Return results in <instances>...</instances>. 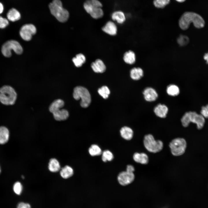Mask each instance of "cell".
I'll list each match as a JSON object with an SVG mask.
<instances>
[{
	"instance_id": "5bb4252c",
	"label": "cell",
	"mask_w": 208,
	"mask_h": 208,
	"mask_svg": "<svg viewBox=\"0 0 208 208\" xmlns=\"http://www.w3.org/2000/svg\"><path fill=\"white\" fill-rule=\"evenodd\" d=\"M153 111L157 116L161 118H164L168 113V108L166 105L159 103L155 106Z\"/></svg>"
},
{
	"instance_id": "74e56055",
	"label": "cell",
	"mask_w": 208,
	"mask_h": 208,
	"mask_svg": "<svg viewBox=\"0 0 208 208\" xmlns=\"http://www.w3.org/2000/svg\"><path fill=\"white\" fill-rule=\"evenodd\" d=\"M4 10V6L3 4L0 2V14H2Z\"/></svg>"
},
{
	"instance_id": "ab89813d",
	"label": "cell",
	"mask_w": 208,
	"mask_h": 208,
	"mask_svg": "<svg viewBox=\"0 0 208 208\" xmlns=\"http://www.w3.org/2000/svg\"><path fill=\"white\" fill-rule=\"evenodd\" d=\"M177 2L179 3H183L186 0H175Z\"/></svg>"
},
{
	"instance_id": "1f68e13d",
	"label": "cell",
	"mask_w": 208,
	"mask_h": 208,
	"mask_svg": "<svg viewBox=\"0 0 208 208\" xmlns=\"http://www.w3.org/2000/svg\"><path fill=\"white\" fill-rule=\"evenodd\" d=\"M178 44L181 46H184L187 44L189 42V39L185 36L180 35L177 39Z\"/></svg>"
},
{
	"instance_id": "8fae6325",
	"label": "cell",
	"mask_w": 208,
	"mask_h": 208,
	"mask_svg": "<svg viewBox=\"0 0 208 208\" xmlns=\"http://www.w3.org/2000/svg\"><path fill=\"white\" fill-rule=\"evenodd\" d=\"M36 29L35 27L32 24H26L23 25L20 30V35L21 38L25 41H29L32 36L35 34Z\"/></svg>"
},
{
	"instance_id": "b9f144b4",
	"label": "cell",
	"mask_w": 208,
	"mask_h": 208,
	"mask_svg": "<svg viewBox=\"0 0 208 208\" xmlns=\"http://www.w3.org/2000/svg\"><path fill=\"white\" fill-rule=\"evenodd\" d=\"M1 168H0V174L1 173Z\"/></svg>"
},
{
	"instance_id": "d4e9b609",
	"label": "cell",
	"mask_w": 208,
	"mask_h": 208,
	"mask_svg": "<svg viewBox=\"0 0 208 208\" xmlns=\"http://www.w3.org/2000/svg\"><path fill=\"white\" fill-rule=\"evenodd\" d=\"M73 170L70 166L66 165L60 170V175L63 178L67 179L71 177L73 174Z\"/></svg>"
},
{
	"instance_id": "d6a6232c",
	"label": "cell",
	"mask_w": 208,
	"mask_h": 208,
	"mask_svg": "<svg viewBox=\"0 0 208 208\" xmlns=\"http://www.w3.org/2000/svg\"><path fill=\"white\" fill-rule=\"evenodd\" d=\"M13 190L16 194L20 195L23 190V187L21 183L18 181L15 183L13 185Z\"/></svg>"
},
{
	"instance_id": "7a4b0ae2",
	"label": "cell",
	"mask_w": 208,
	"mask_h": 208,
	"mask_svg": "<svg viewBox=\"0 0 208 208\" xmlns=\"http://www.w3.org/2000/svg\"><path fill=\"white\" fill-rule=\"evenodd\" d=\"M83 7L85 11L93 18L99 19L104 15L103 4L99 0H86Z\"/></svg>"
},
{
	"instance_id": "cb8c5ba5",
	"label": "cell",
	"mask_w": 208,
	"mask_h": 208,
	"mask_svg": "<svg viewBox=\"0 0 208 208\" xmlns=\"http://www.w3.org/2000/svg\"><path fill=\"white\" fill-rule=\"evenodd\" d=\"M167 93L169 96H178L180 92L179 87L174 84H171L167 86L166 89Z\"/></svg>"
},
{
	"instance_id": "60d3db41",
	"label": "cell",
	"mask_w": 208,
	"mask_h": 208,
	"mask_svg": "<svg viewBox=\"0 0 208 208\" xmlns=\"http://www.w3.org/2000/svg\"><path fill=\"white\" fill-rule=\"evenodd\" d=\"M22 178L23 179H24V177L23 176H22Z\"/></svg>"
},
{
	"instance_id": "f546056e",
	"label": "cell",
	"mask_w": 208,
	"mask_h": 208,
	"mask_svg": "<svg viewBox=\"0 0 208 208\" xmlns=\"http://www.w3.org/2000/svg\"><path fill=\"white\" fill-rule=\"evenodd\" d=\"M98 91L99 94L104 99L108 98L110 93L109 89L106 86H103L99 88Z\"/></svg>"
},
{
	"instance_id": "7c38bea8",
	"label": "cell",
	"mask_w": 208,
	"mask_h": 208,
	"mask_svg": "<svg viewBox=\"0 0 208 208\" xmlns=\"http://www.w3.org/2000/svg\"><path fill=\"white\" fill-rule=\"evenodd\" d=\"M134 178L133 172L126 171L119 173L118 177V180L120 184L125 186L131 183L134 181Z\"/></svg>"
},
{
	"instance_id": "83f0119b",
	"label": "cell",
	"mask_w": 208,
	"mask_h": 208,
	"mask_svg": "<svg viewBox=\"0 0 208 208\" xmlns=\"http://www.w3.org/2000/svg\"><path fill=\"white\" fill-rule=\"evenodd\" d=\"M88 151L90 155L92 156L99 155L102 153L101 148L96 144L92 145L89 148Z\"/></svg>"
},
{
	"instance_id": "ac0fdd59",
	"label": "cell",
	"mask_w": 208,
	"mask_h": 208,
	"mask_svg": "<svg viewBox=\"0 0 208 208\" xmlns=\"http://www.w3.org/2000/svg\"><path fill=\"white\" fill-rule=\"evenodd\" d=\"M111 18L113 21H116L119 24L123 23L126 20L124 13L120 10H116L113 12L111 15Z\"/></svg>"
},
{
	"instance_id": "e0dca14e",
	"label": "cell",
	"mask_w": 208,
	"mask_h": 208,
	"mask_svg": "<svg viewBox=\"0 0 208 208\" xmlns=\"http://www.w3.org/2000/svg\"><path fill=\"white\" fill-rule=\"evenodd\" d=\"M7 19L8 21L15 22L19 20L21 17L20 12L16 9L12 8L10 9L7 14Z\"/></svg>"
},
{
	"instance_id": "8992f818",
	"label": "cell",
	"mask_w": 208,
	"mask_h": 208,
	"mask_svg": "<svg viewBox=\"0 0 208 208\" xmlns=\"http://www.w3.org/2000/svg\"><path fill=\"white\" fill-rule=\"evenodd\" d=\"M73 96L76 100L81 99L80 105L83 108L88 107L91 103V97L89 92L82 86H78L74 88Z\"/></svg>"
},
{
	"instance_id": "836d02e7",
	"label": "cell",
	"mask_w": 208,
	"mask_h": 208,
	"mask_svg": "<svg viewBox=\"0 0 208 208\" xmlns=\"http://www.w3.org/2000/svg\"><path fill=\"white\" fill-rule=\"evenodd\" d=\"M9 24V21L7 19L0 16V28H5Z\"/></svg>"
},
{
	"instance_id": "d6986e66",
	"label": "cell",
	"mask_w": 208,
	"mask_h": 208,
	"mask_svg": "<svg viewBox=\"0 0 208 208\" xmlns=\"http://www.w3.org/2000/svg\"><path fill=\"white\" fill-rule=\"evenodd\" d=\"M134 161L136 162L142 164H147L148 161L147 155L144 153H135L133 156Z\"/></svg>"
},
{
	"instance_id": "f35d334b",
	"label": "cell",
	"mask_w": 208,
	"mask_h": 208,
	"mask_svg": "<svg viewBox=\"0 0 208 208\" xmlns=\"http://www.w3.org/2000/svg\"><path fill=\"white\" fill-rule=\"evenodd\" d=\"M204 58L207 61V63L208 64V53L205 54L204 56Z\"/></svg>"
},
{
	"instance_id": "e575fe53",
	"label": "cell",
	"mask_w": 208,
	"mask_h": 208,
	"mask_svg": "<svg viewBox=\"0 0 208 208\" xmlns=\"http://www.w3.org/2000/svg\"><path fill=\"white\" fill-rule=\"evenodd\" d=\"M200 113L204 118H208V104L202 107Z\"/></svg>"
},
{
	"instance_id": "44dd1931",
	"label": "cell",
	"mask_w": 208,
	"mask_h": 208,
	"mask_svg": "<svg viewBox=\"0 0 208 208\" xmlns=\"http://www.w3.org/2000/svg\"><path fill=\"white\" fill-rule=\"evenodd\" d=\"M120 133L122 138L127 140H131L133 137V134L132 129L126 126L123 127L121 129Z\"/></svg>"
},
{
	"instance_id": "f1b7e54d",
	"label": "cell",
	"mask_w": 208,
	"mask_h": 208,
	"mask_svg": "<svg viewBox=\"0 0 208 208\" xmlns=\"http://www.w3.org/2000/svg\"><path fill=\"white\" fill-rule=\"evenodd\" d=\"M170 0H154L153 3L156 8H163L168 5Z\"/></svg>"
},
{
	"instance_id": "4dcf8cb0",
	"label": "cell",
	"mask_w": 208,
	"mask_h": 208,
	"mask_svg": "<svg viewBox=\"0 0 208 208\" xmlns=\"http://www.w3.org/2000/svg\"><path fill=\"white\" fill-rule=\"evenodd\" d=\"M102 159L103 161L105 162L107 161H110L114 158L112 153L109 151L106 150L104 151L102 153Z\"/></svg>"
},
{
	"instance_id": "9a60e30c",
	"label": "cell",
	"mask_w": 208,
	"mask_h": 208,
	"mask_svg": "<svg viewBox=\"0 0 208 208\" xmlns=\"http://www.w3.org/2000/svg\"><path fill=\"white\" fill-rule=\"evenodd\" d=\"M102 30L104 32L109 35L114 36L117 33V27L114 22L109 21L102 27Z\"/></svg>"
},
{
	"instance_id": "6da1fadb",
	"label": "cell",
	"mask_w": 208,
	"mask_h": 208,
	"mask_svg": "<svg viewBox=\"0 0 208 208\" xmlns=\"http://www.w3.org/2000/svg\"><path fill=\"white\" fill-rule=\"evenodd\" d=\"M191 23L198 28L204 27L205 22L202 17L198 14L192 12H186L181 16L179 21L180 28L183 30L187 29Z\"/></svg>"
},
{
	"instance_id": "4fadbf2b",
	"label": "cell",
	"mask_w": 208,
	"mask_h": 208,
	"mask_svg": "<svg viewBox=\"0 0 208 208\" xmlns=\"http://www.w3.org/2000/svg\"><path fill=\"white\" fill-rule=\"evenodd\" d=\"M145 100L147 102H152L156 101L158 97L157 92L154 88L151 87L145 88L142 92Z\"/></svg>"
},
{
	"instance_id": "4316f807",
	"label": "cell",
	"mask_w": 208,
	"mask_h": 208,
	"mask_svg": "<svg viewBox=\"0 0 208 208\" xmlns=\"http://www.w3.org/2000/svg\"><path fill=\"white\" fill-rule=\"evenodd\" d=\"M72 61L75 66L77 67H80L86 61L85 56L82 53L77 55L75 57H73Z\"/></svg>"
},
{
	"instance_id": "277c9868",
	"label": "cell",
	"mask_w": 208,
	"mask_h": 208,
	"mask_svg": "<svg viewBox=\"0 0 208 208\" xmlns=\"http://www.w3.org/2000/svg\"><path fill=\"white\" fill-rule=\"evenodd\" d=\"M64 105V101L58 99L54 100L49 107L50 112L52 113L54 118L57 121L65 120L69 116V113L67 110L64 109H61Z\"/></svg>"
},
{
	"instance_id": "8d00e7d4",
	"label": "cell",
	"mask_w": 208,
	"mask_h": 208,
	"mask_svg": "<svg viewBox=\"0 0 208 208\" xmlns=\"http://www.w3.org/2000/svg\"><path fill=\"white\" fill-rule=\"evenodd\" d=\"M135 169L133 166L131 165H129L127 166L126 168V171L130 172H133L134 171Z\"/></svg>"
},
{
	"instance_id": "2e32d148",
	"label": "cell",
	"mask_w": 208,
	"mask_h": 208,
	"mask_svg": "<svg viewBox=\"0 0 208 208\" xmlns=\"http://www.w3.org/2000/svg\"><path fill=\"white\" fill-rule=\"evenodd\" d=\"M91 67L94 71L96 73H103L106 69V66L104 62L99 59H97L95 62H92Z\"/></svg>"
},
{
	"instance_id": "3957f363",
	"label": "cell",
	"mask_w": 208,
	"mask_h": 208,
	"mask_svg": "<svg viewBox=\"0 0 208 208\" xmlns=\"http://www.w3.org/2000/svg\"><path fill=\"white\" fill-rule=\"evenodd\" d=\"M51 14L61 22L66 21L69 17L68 11L64 8L60 0H53L49 4Z\"/></svg>"
},
{
	"instance_id": "5b68a950",
	"label": "cell",
	"mask_w": 208,
	"mask_h": 208,
	"mask_svg": "<svg viewBox=\"0 0 208 208\" xmlns=\"http://www.w3.org/2000/svg\"><path fill=\"white\" fill-rule=\"evenodd\" d=\"M17 96L16 92L11 86L5 85L0 88V102L2 104L7 105L14 104Z\"/></svg>"
},
{
	"instance_id": "9c48e42d",
	"label": "cell",
	"mask_w": 208,
	"mask_h": 208,
	"mask_svg": "<svg viewBox=\"0 0 208 208\" xmlns=\"http://www.w3.org/2000/svg\"><path fill=\"white\" fill-rule=\"evenodd\" d=\"M169 146L172 154L175 156H179L185 153L187 143L184 139L177 138L173 139L170 142Z\"/></svg>"
},
{
	"instance_id": "ba28073f",
	"label": "cell",
	"mask_w": 208,
	"mask_h": 208,
	"mask_svg": "<svg viewBox=\"0 0 208 208\" xmlns=\"http://www.w3.org/2000/svg\"><path fill=\"white\" fill-rule=\"evenodd\" d=\"M143 142L145 148L149 152L156 153L160 151L163 148V144L160 140H155L151 134L146 135L144 138Z\"/></svg>"
},
{
	"instance_id": "603a6c76",
	"label": "cell",
	"mask_w": 208,
	"mask_h": 208,
	"mask_svg": "<svg viewBox=\"0 0 208 208\" xmlns=\"http://www.w3.org/2000/svg\"><path fill=\"white\" fill-rule=\"evenodd\" d=\"M48 169L52 172L58 171L60 169V166L58 161L55 158L51 159L49 163Z\"/></svg>"
},
{
	"instance_id": "7402d4cb",
	"label": "cell",
	"mask_w": 208,
	"mask_h": 208,
	"mask_svg": "<svg viewBox=\"0 0 208 208\" xmlns=\"http://www.w3.org/2000/svg\"><path fill=\"white\" fill-rule=\"evenodd\" d=\"M144 72L140 68H134L130 71V76L131 78L135 80L140 79L143 76Z\"/></svg>"
},
{
	"instance_id": "d590c367",
	"label": "cell",
	"mask_w": 208,
	"mask_h": 208,
	"mask_svg": "<svg viewBox=\"0 0 208 208\" xmlns=\"http://www.w3.org/2000/svg\"><path fill=\"white\" fill-rule=\"evenodd\" d=\"M17 208H31V207L28 203L21 202L18 204Z\"/></svg>"
},
{
	"instance_id": "ffe728a7",
	"label": "cell",
	"mask_w": 208,
	"mask_h": 208,
	"mask_svg": "<svg viewBox=\"0 0 208 208\" xmlns=\"http://www.w3.org/2000/svg\"><path fill=\"white\" fill-rule=\"evenodd\" d=\"M9 138V131L8 129L5 126L0 127V144L6 143Z\"/></svg>"
},
{
	"instance_id": "484cf974",
	"label": "cell",
	"mask_w": 208,
	"mask_h": 208,
	"mask_svg": "<svg viewBox=\"0 0 208 208\" xmlns=\"http://www.w3.org/2000/svg\"><path fill=\"white\" fill-rule=\"evenodd\" d=\"M123 60L127 64H132L135 61V56L134 53L131 51L125 52L123 56Z\"/></svg>"
},
{
	"instance_id": "30bf717a",
	"label": "cell",
	"mask_w": 208,
	"mask_h": 208,
	"mask_svg": "<svg viewBox=\"0 0 208 208\" xmlns=\"http://www.w3.org/2000/svg\"><path fill=\"white\" fill-rule=\"evenodd\" d=\"M184 115L187 123L190 122L196 124L198 129H202L205 123V118L200 114H198L194 112H187Z\"/></svg>"
},
{
	"instance_id": "52a82bcc",
	"label": "cell",
	"mask_w": 208,
	"mask_h": 208,
	"mask_svg": "<svg viewBox=\"0 0 208 208\" xmlns=\"http://www.w3.org/2000/svg\"><path fill=\"white\" fill-rule=\"evenodd\" d=\"M12 50L17 54H21L23 51L22 47L20 44L14 40H8L4 43L2 46L1 53L6 57H10L11 56Z\"/></svg>"
}]
</instances>
